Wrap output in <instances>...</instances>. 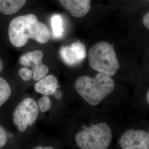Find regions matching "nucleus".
<instances>
[{"label":"nucleus","instance_id":"nucleus-1","mask_svg":"<svg viewBox=\"0 0 149 149\" xmlns=\"http://www.w3.org/2000/svg\"><path fill=\"white\" fill-rule=\"evenodd\" d=\"M8 33L11 44L18 48L25 45L30 39L40 44H46L51 38L48 27L33 14L13 18L10 23Z\"/></svg>","mask_w":149,"mask_h":149},{"label":"nucleus","instance_id":"nucleus-2","mask_svg":"<svg viewBox=\"0 0 149 149\" xmlns=\"http://www.w3.org/2000/svg\"><path fill=\"white\" fill-rule=\"evenodd\" d=\"M74 88L86 102L96 106L112 93L115 84L111 76L98 72L94 78L87 76L80 77L76 81Z\"/></svg>","mask_w":149,"mask_h":149},{"label":"nucleus","instance_id":"nucleus-3","mask_svg":"<svg viewBox=\"0 0 149 149\" xmlns=\"http://www.w3.org/2000/svg\"><path fill=\"white\" fill-rule=\"evenodd\" d=\"M88 62L92 69L111 77L116 74L120 68L113 47L104 41L98 42L90 48Z\"/></svg>","mask_w":149,"mask_h":149},{"label":"nucleus","instance_id":"nucleus-4","mask_svg":"<svg viewBox=\"0 0 149 149\" xmlns=\"http://www.w3.org/2000/svg\"><path fill=\"white\" fill-rule=\"evenodd\" d=\"M112 138L109 126L101 122L84 127L76 134L74 140L81 149H108Z\"/></svg>","mask_w":149,"mask_h":149},{"label":"nucleus","instance_id":"nucleus-5","mask_svg":"<svg viewBox=\"0 0 149 149\" xmlns=\"http://www.w3.org/2000/svg\"><path fill=\"white\" fill-rule=\"evenodd\" d=\"M38 103L32 98H26L16 106L12 114L13 124L20 132L34 125L39 116Z\"/></svg>","mask_w":149,"mask_h":149},{"label":"nucleus","instance_id":"nucleus-6","mask_svg":"<svg viewBox=\"0 0 149 149\" xmlns=\"http://www.w3.org/2000/svg\"><path fill=\"white\" fill-rule=\"evenodd\" d=\"M43 56L42 51L37 50L24 54L19 58V63L22 66L32 68V78L36 81L47 76L49 71L48 66L42 63Z\"/></svg>","mask_w":149,"mask_h":149},{"label":"nucleus","instance_id":"nucleus-7","mask_svg":"<svg viewBox=\"0 0 149 149\" xmlns=\"http://www.w3.org/2000/svg\"><path fill=\"white\" fill-rule=\"evenodd\" d=\"M119 144L122 149H149V132L129 129L121 135Z\"/></svg>","mask_w":149,"mask_h":149},{"label":"nucleus","instance_id":"nucleus-8","mask_svg":"<svg viewBox=\"0 0 149 149\" xmlns=\"http://www.w3.org/2000/svg\"><path fill=\"white\" fill-rule=\"evenodd\" d=\"M59 53L64 63L70 66L80 64L86 56L85 46L80 42L72 43L69 46L62 47Z\"/></svg>","mask_w":149,"mask_h":149},{"label":"nucleus","instance_id":"nucleus-9","mask_svg":"<svg viewBox=\"0 0 149 149\" xmlns=\"http://www.w3.org/2000/svg\"><path fill=\"white\" fill-rule=\"evenodd\" d=\"M71 15L76 18L85 16L90 11L91 0H58Z\"/></svg>","mask_w":149,"mask_h":149},{"label":"nucleus","instance_id":"nucleus-10","mask_svg":"<svg viewBox=\"0 0 149 149\" xmlns=\"http://www.w3.org/2000/svg\"><path fill=\"white\" fill-rule=\"evenodd\" d=\"M59 87L57 78L52 74L45 76L38 81L34 85L35 91L44 96L53 95L55 91Z\"/></svg>","mask_w":149,"mask_h":149},{"label":"nucleus","instance_id":"nucleus-11","mask_svg":"<svg viewBox=\"0 0 149 149\" xmlns=\"http://www.w3.org/2000/svg\"><path fill=\"white\" fill-rule=\"evenodd\" d=\"M27 0H0V12L6 15H12L26 4Z\"/></svg>","mask_w":149,"mask_h":149},{"label":"nucleus","instance_id":"nucleus-12","mask_svg":"<svg viewBox=\"0 0 149 149\" xmlns=\"http://www.w3.org/2000/svg\"><path fill=\"white\" fill-rule=\"evenodd\" d=\"M11 94V86L6 80L0 77V108L10 98Z\"/></svg>","mask_w":149,"mask_h":149},{"label":"nucleus","instance_id":"nucleus-13","mask_svg":"<svg viewBox=\"0 0 149 149\" xmlns=\"http://www.w3.org/2000/svg\"><path fill=\"white\" fill-rule=\"evenodd\" d=\"M51 24L54 35L56 37H60L64 33L63 28V20L61 17L59 15H54L51 19Z\"/></svg>","mask_w":149,"mask_h":149},{"label":"nucleus","instance_id":"nucleus-14","mask_svg":"<svg viewBox=\"0 0 149 149\" xmlns=\"http://www.w3.org/2000/svg\"><path fill=\"white\" fill-rule=\"evenodd\" d=\"M38 106L39 111L44 113L51 109L52 102L48 96H44L39 100Z\"/></svg>","mask_w":149,"mask_h":149},{"label":"nucleus","instance_id":"nucleus-15","mask_svg":"<svg viewBox=\"0 0 149 149\" xmlns=\"http://www.w3.org/2000/svg\"><path fill=\"white\" fill-rule=\"evenodd\" d=\"M18 74L22 79L24 81L31 80L33 77V72L31 69L27 68H22L18 71Z\"/></svg>","mask_w":149,"mask_h":149},{"label":"nucleus","instance_id":"nucleus-16","mask_svg":"<svg viewBox=\"0 0 149 149\" xmlns=\"http://www.w3.org/2000/svg\"><path fill=\"white\" fill-rule=\"evenodd\" d=\"M8 135L5 128L0 125V149L5 147L7 143Z\"/></svg>","mask_w":149,"mask_h":149},{"label":"nucleus","instance_id":"nucleus-17","mask_svg":"<svg viewBox=\"0 0 149 149\" xmlns=\"http://www.w3.org/2000/svg\"><path fill=\"white\" fill-rule=\"evenodd\" d=\"M143 21L144 24L146 28L149 29V12L146 13L145 15L144 16Z\"/></svg>","mask_w":149,"mask_h":149},{"label":"nucleus","instance_id":"nucleus-18","mask_svg":"<svg viewBox=\"0 0 149 149\" xmlns=\"http://www.w3.org/2000/svg\"><path fill=\"white\" fill-rule=\"evenodd\" d=\"M53 95L55 96V97L58 100L61 99V97H62V92L60 91L56 90L55 91V92H54Z\"/></svg>","mask_w":149,"mask_h":149},{"label":"nucleus","instance_id":"nucleus-19","mask_svg":"<svg viewBox=\"0 0 149 149\" xmlns=\"http://www.w3.org/2000/svg\"><path fill=\"white\" fill-rule=\"evenodd\" d=\"M33 149H55L53 147L50 146H37Z\"/></svg>","mask_w":149,"mask_h":149},{"label":"nucleus","instance_id":"nucleus-20","mask_svg":"<svg viewBox=\"0 0 149 149\" xmlns=\"http://www.w3.org/2000/svg\"><path fill=\"white\" fill-rule=\"evenodd\" d=\"M3 69V63L2 61V60L0 58V74L2 72Z\"/></svg>","mask_w":149,"mask_h":149},{"label":"nucleus","instance_id":"nucleus-21","mask_svg":"<svg viewBox=\"0 0 149 149\" xmlns=\"http://www.w3.org/2000/svg\"><path fill=\"white\" fill-rule=\"evenodd\" d=\"M146 102L147 103L149 104V91H148L147 93H146Z\"/></svg>","mask_w":149,"mask_h":149},{"label":"nucleus","instance_id":"nucleus-22","mask_svg":"<svg viewBox=\"0 0 149 149\" xmlns=\"http://www.w3.org/2000/svg\"><path fill=\"white\" fill-rule=\"evenodd\" d=\"M146 1H149V0H146Z\"/></svg>","mask_w":149,"mask_h":149}]
</instances>
